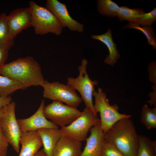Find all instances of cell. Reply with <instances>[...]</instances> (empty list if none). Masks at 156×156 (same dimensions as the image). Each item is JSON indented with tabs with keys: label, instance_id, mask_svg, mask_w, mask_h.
I'll use <instances>...</instances> for the list:
<instances>
[{
	"label": "cell",
	"instance_id": "obj_1",
	"mask_svg": "<svg viewBox=\"0 0 156 156\" xmlns=\"http://www.w3.org/2000/svg\"><path fill=\"white\" fill-rule=\"evenodd\" d=\"M0 74L19 82L25 88L42 86L45 81L40 64L30 56L5 64L0 67Z\"/></svg>",
	"mask_w": 156,
	"mask_h": 156
},
{
	"label": "cell",
	"instance_id": "obj_2",
	"mask_svg": "<svg viewBox=\"0 0 156 156\" xmlns=\"http://www.w3.org/2000/svg\"><path fill=\"white\" fill-rule=\"evenodd\" d=\"M106 142L114 146L125 156H135L138 135L129 118L121 119L104 133Z\"/></svg>",
	"mask_w": 156,
	"mask_h": 156
},
{
	"label": "cell",
	"instance_id": "obj_3",
	"mask_svg": "<svg viewBox=\"0 0 156 156\" xmlns=\"http://www.w3.org/2000/svg\"><path fill=\"white\" fill-rule=\"evenodd\" d=\"M29 4L32 14V26L36 34L51 33L59 35L62 34L64 27L51 11L33 1H30Z\"/></svg>",
	"mask_w": 156,
	"mask_h": 156
},
{
	"label": "cell",
	"instance_id": "obj_4",
	"mask_svg": "<svg viewBox=\"0 0 156 156\" xmlns=\"http://www.w3.org/2000/svg\"><path fill=\"white\" fill-rule=\"evenodd\" d=\"M93 96L95 98L94 111L97 114L98 112L100 114L101 125L104 133L120 120L131 117L130 115L120 113L119 107L116 104L110 105L106 93L102 88H98L97 91H94Z\"/></svg>",
	"mask_w": 156,
	"mask_h": 156
},
{
	"label": "cell",
	"instance_id": "obj_5",
	"mask_svg": "<svg viewBox=\"0 0 156 156\" xmlns=\"http://www.w3.org/2000/svg\"><path fill=\"white\" fill-rule=\"evenodd\" d=\"M100 121L97 114L86 107L80 116L69 125L60 129L62 135L81 142L86 140L90 128Z\"/></svg>",
	"mask_w": 156,
	"mask_h": 156
},
{
	"label": "cell",
	"instance_id": "obj_6",
	"mask_svg": "<svg viewBox=\"0 0 156 156\" xmlns=\"http://www.w3.org/2000/svg\"><path fill=\"white\" fill-rule=\"evenodd\" d=\"M88 64L86 59H83L81 64L78 67L79 72V76L75 78L68 77L66 83L79 91L86 107L89 108L97 114L94 111L92 96L95 91L94 86L98 84V82L96 80H91L89 77L86 71Z\"/></svg>",
	"mask_w": 156,
	"mask_h": 156
},
{
	"label": "cell",
	"instance_id": "obj_7",
	"mask_svg": "<svg viewBox=\"0 0 156 156\" xmlns=\"http://www.w3.org/2000/svg\"><path fill=\"white\" fill-rule=\"evenodd\" d=\"M42 87L44 89L43 96L44 98L58 101L75 108L82 101L75 90L68 84L58 81L50 82L45 80Z\"/></svg>",
	"mask_w": 156,
	"mask_h": 156
},
{
	"label": "cell",
	"instance_id": "obj_8",
	"mask_svg": "<svg viewBox=\"0 0 156 156\" xmlns=\"http://www.w3.org/2000/svg\"><path fill=\"white\" fill-rule=\"evenodd\" d=\"M16 105L15 102L12 101L3 107V113L0 118V124L3 132L9 144L18 153L22 131L16 116Z\"/></svg>",
	"mask_w": 156,
	"mask_h": 156
},
{
	"label": "cell",
	"instance_id": "obj_9",
	"mask_svg": "<svg viewBox=\"0 0 156 156\" xmlns=\"http://www.w3.org/2000/svg\"><path fill=\"white\" fill-rule=\"evenodd\" d=\"M46 117L61 127L68 126L80 116L82 112L77 109L54 101L44 108Z\"/></svg>",
	"mask_w": 156,
	"mask_h": 156
},
{
	"label": "cell",
	"instance_id": "obj_10",
	"mask_svg": "<svg viewBox=\"0 0 156 156\" xmlns=\"http://www.w3.org/2000/svg\"><path fill=\"white\" fill-rule=\"evenodd\" d=\"M6 21L9 36L14 40L23 30L32 26V14L30 8H20L12 11L6 15Z\"/></svg>",
	"mask_w": 156,
	"mask_h": 156
},
{
	"label": "cell",
	"instance_id": "obj_11",
	"mask_svg": "<svg viewBox=\"0 0 156 156\" xmlns=\"http://www.w3.org/2000/svg\"><path fill=\"white\" fill-rule=\"evenodd\" d=\"M46 8L55 16L63 27H67L70 30L83 32V24L73 19L70 15L66 5L57 0H47Z\"/></svg>",
	"mask_w": 156,
	"mask_h": 156
},
{
	"label": "cell",
	"instance_id": "obj_12",
	"mask_svg": "<svg viewBox=\"0 0 156 156\" xmlns=\"http://www.w3.org/2000/svg\"><path fill=\"white\" fill-rule=\"evenodd\" d=\"M44 106V101L43 99L34 114L27 118L17 119L21 131H36L43 128H58L57 126L46 117L43 111Z\"/></svg>",
	"mask_w": 156,
	"mask_h": 156
},
{
	"label": "cell",
	"instance_id": "obj_13",
	"mask_svg": "<svg viewBox=\"0 0 156 156\" xmlns=\"http://www.w3.org/2000/svg\"><path fill=\"white\" fill-rule=\"evenodd\" d=\"M90 134L86 139V144L80 156H101L102 147L105 142L100 121L91 127Z\"/></svg>",
	"mask_w": 156,
	"mask_h": 156
},
{
	"label": "cell",
	"instance_id": "obj_14",
	"mask_svg": "<svg viewBox=\"0 0 156 156\" xmlns=\"http://www.w3.org/2000/svg\"><path fill=\"white\" fill-rule=\"evenodd\" d=\"M21 149L18 156H33L43 146L37 131L21 132L20 140Z\"/></svg>",
	"mask_w": 156,
	"mask_h": 156
},
{
	"label": "cell",
	"instance_id": "obj_15",
	"mask_svg": "<svg viewBox=\"0 0 156 156\" xmlns=\"http://www.w3.org/2000/svg\"><path fill=\"white\" fill-rule=\"evenodd\" d=\"M81 142L62 135L57 144L52 156H80Z\"/></svg>",
	"mask_w": 156,
	"mask_h": 156
},
{
	"label": "cell",
	"instance_id": "obj_16",
	"mask_svg": "<svg viewBox=\"0 0 156 156\" xmlns=\"http://www.w3.org/2000/svg\"><path fill=\"white\" fill-rule=\"evenodd\" d=\"M37 131L41 138L46 153L48 156H52L54 148L62 136L60 129L43 128Z\"/></svg>",
	"mask_w": 156,
	"mask_h": 156
},
{
	"label": "cell",
	"instance_id": "obj_17",
	"mask_svg": "<svg viewBox=\"0 0 156 156\" xmlns=\"http://www.w3.org/2000/svg\"><path fill=\"white\" fill-rule=\"evenodd\" d=\"M91 37L93 39L101 41L107 46L109 54L104 62L106 64L114 66L120 58V55L117 49L116 44L113 41L112 30L109 28L105 33L100 35H92Z\"/></svg>",
	"mask_w": 156,
	"mask_h": 156
},
{
	"label": "cell",
	"instance_id": "obj_18",
	"mask_svg": "<svg viewBox=\"0 0 156 156\" xmlns=\"http://www.w3.org/2000/svg\"><path fill=\"white\" fill-rule=\"evenodd\" d=\"M138 146L135 156H156V141L148 137L138 135Z\"/></svg>",
	"mask_w": 156,
	"mask_h": 156
},
{
	"label": "cell",
	"instance_id": "obj_19",
	"mask_svg": "<svg viewBox=\"0 0 156 156\" xmlns=\"http://www.w3.org/2000/svg\"><path fill=\"white\" fill-rule=\"evenodd\" d=\"M25 89L19 82L0 74V96L6 97L17 90Z\"/></svg>",
	"mask_w": 156,
	"mask_h": 156
},
{
	"label": "cell",
	"instance_id": "obj_20",
	"mask_svg": "<svg viewBox=\"0 0 156 156\" xmlns=\"http://www.w3.org/2000/svg\"><path fill=\"white\" fill-rule=\"evenodd\" d=\"M145 12L142 8H130L125 6L120 7L118 15L120 21L133 22L141 17Z\"/></svg>",
	"mask_w": 156,
	"mask_h": 156
},
{
	"label": "cell",
	"instance_id": "obj_21",
	"mask_svg": "<svg viewBox=\"0 0 156 156\" xmlns=\"http://www.w3.org/2000/svg\"><path fill=\"white\" fill-rule=\"evenodd\" d=\"M97 7L100 14L110 17L117 16L120 8L116 3L111 0H98Z\"/></svg>",
	"mask_w": 156,
	"mask_h": 156
},
{
	"label": "cell",
	"instance_id": "obj_22",
	"mask_svg": "<svg viewBox=\"0 0 156 156\" xmlns=\"http://www.w3.org/2000/svg\"><path fill=\"white\" fill-rule=\"evenodd\" d=\"M140 120L148 129L156 128V108H151L145 104L142 107Z\"/></svg>",
	"mask_w": 156,
	"mask_h": 156
},
{
	"label": "cell",
	"instance_id": "obj_23",
	"mask_svg": "<svg viewBox=\"0 0 156 156\" xmlns=\"http://www.w3.org/2000/svg\"><path fill=\"white\" fill-rule=\"evenodd\" d=\"M6 15L4 13L0 15V46L10 49L13 45L14 41L9 36L6 23Z\"/></svg>",
	"mask_w": 156,
	"mask_h": 156
},
{
	"label": "cell",
	"instance_id": "obj_24",
	"mask_svg": "<svg viewBox=\"0 0 156 156\" xmlns=\"http://www.w3.org/2000/svg\"><path fill=\"white\" fill-rule=\"evenodd\" d=\"M125 28L135 29L142 32L146 36L148 44L151 46L153 49H156V37L153 29L151 27H141L132 22H129L124 27Z\"/></svg>",
	"mask_w": 156,
	"mask_h": 156
},
{
	"label": "cell",
	"instance_id": "obj_25",
	"mask_svg": "<svg viewBox=\"0 0 156 156\" xmlns=\"http://www.w3.org/2000/svg\"><path fill=\"white\" fill-rule=\"evenodd\" d=\"M156 20V8L151 12L145 13L136 21L132 22L134 24L141 27H151Z\"/></svg>",
	"mask_w": 156,
	"mask_h": 156
},
{
	"label": "cell",
	"instance_id": "obj_26",
	"mask_svg": "<svg viewBox=\"0 0 156 156\" xmlns=\"http://www.w3.org/2000/svg\"><path fill=\"white\" fill-rule=\"evenodd\" d=\"M101 156H125L112 144L105 141L101 152Z\"/></svg>",
	"mask_w": 156,
	"mask_h": 156
},
{
	"label": "cell",
	"instance_id": "obj_27",
	"mask_svg": "<svg viewBox=\"0 0 156 156\" xmlns=\"http://www.w3.org/2000/svg\"><path fill=\"white\" fill-rule=\"evenodd\" d=\"M9 144L3 132L0 124V156H6Z\"/></svg>",
	"mask_w": 156,
	"mask_h": 156
},
{
	"label": "cell",
	"instance_id": "obj_28",
	"mask_svg": "<svg viewBox=\"0 0 156 156\" xmlns=\"http://www.w3.org/2000/svg\"><path fill=\"white\" fill-rule=\"evenodd\" d=\"M9 49L0 46V67L5 64L7 59Z\"/></svg>",
	"mask_w": 156,
	"mask_h": 156
},
{
	"label": "cell",
	"instance_id": "obj_29",
	"mask_svg": "<svg viewBox=\"0 0 156 156\" xmlns=\"http://www.w3.org/2000/svg\"><path fill=\"white\" fill-rule=\"evenodd\" d=\"M12 99L10 96L6 97L0 96V108H3L12 101Z\"/></svg>",
	"mask_w": 156,
	"mask_h": 156
},
{
	"label": "cell",
	"instance_id": "obj_30",
	"mask_svg": "<svg viewBox=\"0 0 156 156\" xmlns=\"http://www.w3.org/2000/svg\"><path fill=\"white\" fill-rule=\"evenodd\" d=\"M33 156H48L44 149L39 150Z\"/></svg>",
	"mask_w": 156,
	"mask_h": 156
},
{
	"label": "cell",
	"instance_id": "obj_31",
	"mask_svg": "<svg viewBox=\"0 0 156 156\" xmlns=\"http://www.w3.org/2000/svg\"><path fill=\"white\" fill-rule=\"evenodd\" d=\"M3 113V108H0V118L2 116Z\"/></svg>",
	"mask_w": 156,
	"mask_h": 156
}]
</instances>
